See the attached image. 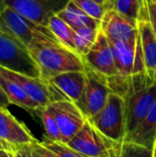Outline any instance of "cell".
<instances>
[{"instance_id": "5", "label": "cell", "mask_w": 156, "mask_h": 157, "mask_svg": "<svg viewBox=\"0 0 156 157\" xmlns=\"http://www.w3.org/2000/svg\"><path fill=\"white\" fill-rule=\"evenodd\" d=\"M0 65L8 70L40 78V73L29 49L0 28Z\"/></svg>"}, {"instance_id": "35", "label": "cell", "mask_w": 156, "mask_h": 157, "mask_svg": "<svg viewBox=\"0 0 156 157\" xmlns=\"http://www.w3.org/2000/svg\"><path fill=\"white\" fill-rule=\"evenodd\" d=\"M154 157H156V152L154 151Z\"/></svg>"}, {"instance_id": "14", "label": "cell", "mask_w": 156, "mask_h": 157, "mask_svg": "<svg viewBox=\"0 0 156 157\" xmlns=\"http://www.w3.org/2000/svg\"><path fill=\"white\" fill-rule=\"evenodd\" d=\"M0 74L18 85L32 100H34L40 106V108H45L51 103V97L49 86L41 78L30 77L8 70L5 67H2L1 65Z\"/></svg>"}, {"instance_id": "26", "label": "cell", "mask_w": 156, "mask_h": 157, "mask_svg": "<svg viewBox=\"0 0 156 157\" xmlns=\"http://www.w3.org/2000/svg\"><path fill=\"white\" fill-rule=\"evenodd\" d=\"M31 153L34 157H57L51 150L44 147L40 142L36 141L31 145Z\"/></svg>"}, {"instance_id": "1", "label": "cell", "mask_w": 156, "mask_h": 157, "mask_svg": "<svg viewBox=\"0 0 156 157\" xmlns=\"http://www.w3.org/2000/svg\"><path fill=\"white\" fill-rule=\"evenodd\" d=\"M107 79L113 92L124 99L129 135L140 125L155 103L156 79L147 72L131 77L118 75Z\"/></svg>"}, {"instance_id": "19", "label": "cell", "mask_w": 156, "mask_h": 157, "mask_svg": "<svg viewBox=\"0 0 156 157\" xmlns=\"http://www.w3.org/2000/svg\"><path fill=\"white\" fill-rule=\"evenodd\" d=\"M112 8L134 21L147 15L144 0H115Z\"/></svg>"}, {"instance_id": "6", "label": "cell", "mask_w": 156, "mask_h": 157, "mask_svg": "<svg viewBox=\"0 0 156 157\" xmlns=\"http://www.w3.org/2000/svg\"><path fill=\"white\" fill-rule=\"evenodd\" d=\"M119 75L131 77L146 73L141 36L129 40H109Z\"/></svg>"}, {"instance_id": "13", "label": "cell", "mask_w": 156, "mask_h": 157, "mask_svg": "<svg viewBox=\"0 0 156 157\" xmlns=\"http://www.w3.org/2000/svg\"><path fill=\"white\" fill-rule=\"evenodd\" d=\"M0 139L15 148L31 145L37 140L32 136L27 126L17 121L10 111L0 106Z\"/></svg>"}, {"instance_id": "36", "label": "cell", "mask_w": 156, "mask_h": 157, "mask_svg": "<svg viewBox=\"0 0 156 157\" xmlns=\"http://www.w3.org/2000/svg\"><path fill=\"white\" fill-rule=\"evenodd\" d=\"M154 78H155V79H156V75H155V76H154Z\"/></svg>"}, {"instance_id": "20", "label": "cell", "mask_w": 156, "mask_h": 157, "mask_svg": "<svg viewBox=\"0 0 156 157\" xmlns=\"http://www.w3.org/2000/svg\"><path fill=\"white\" fill-rule=\"evenodd\" d=\"M100 29H92L83 27L74 29L75 52L82 58L90 51L94 45Z\"/></svg>"}, {"instance_id": "16", "label": "cell", "mask_w": 156, "mask_h": 157, "mask_svg": "<svg viewBox=\"0 0 156 157\" xmlns=\"http://www.w3.org/2000/svg\"><path fill=\"white\" fill-rule=\"evenodd\" d=\"M156 138V101L140 125L129 135L126 136L125 142L133 143L148 149L154 150Z\"/></svg>"}, {"instance_id": "32", "label": "cell", "mask_w": 156, "mask_h": 157, "mask_svg": "<svg viewBox=\"0 0 156 157\" xmlns=\"http://www.w3.org/2000/svg\"><path fill=\"white\" fill-rule=\"evenodd\" d=\"M5 7H6L5 0H0V17H1V14H2V12H3Z\"/></svg>"}, {"instance_id": "15", "label": "cell", "mask_w": 156, "mask_h": 157, "mask_svg": "<svg viewBox=\"0 0 156 157\" xmlns=\"http://www.w3.org/2000/svg\"><path fill=\"white\" fill-rule=\"evenodd\" d=\"M138 29L147 73L154 77L156 75V37L147 18V15L138 20Z\"/></svg>"}, {"instance_id": "31", "label": "cell", "mask_w": 156, "mask_h": 157, "mask_svg": "<svg viewBox=\"0 0 156 157\" xmlns=\"http://www.w3.org/2000/svg\"><path fill=\"white\" fill-rule=\"evenodd\" d=\"M93 1H95L96 3H97V4H99V5L104 6L108 9V0H93Z\"/></svg>"}, {"instance_id": "12", "label": "cell", "mask_w": 156, "mask_h": 157, "mask_svg": "<svg viewBox=\"0 0 156 157\" xmlns=\"http://www.w3.org/2000/svg\"><path fill=\"white\" fill-rule=\"evenodd\" d=\"M100 29L108 40H129L139 35L138 21L131 20L113 8L107 9Z\"/></svg>"}, {"instance_id": "3", "label": "cell", "mask_w": 156, "mask_h": 157, "mask_svg": "<svg viewBox=\"0 0 156 157\" xmlns=\"http://www.w3.org/2000/svg\"><path fill=\"white\" fill-rule=\"evenodd\" d=\"M0 28L20 40L29 50L41 45L61 44L48 27L29 19L7 6L0 17Z\"/></svg>"}, {"instance_id": "30", "label": "cell", "mask_w": 156, "mask_h": 157, "mask_svg": "<svg viewBox=\"0 0 156 157\" xmlns=\"http://www.w3.org/2000/svg\"><path fill=\"white\" fill-rule=\"evenodd\" d=\"M0 157H16L14 151L0 150Z\"/></svg>"}, {"instance_id": "8", "label": "cell", "mask_w": 156, "mask_h": 157, "mask_svg": "<svg viewBox=\"0 0 156 157\" xmlns=\"http://www.w3.org/2000/svg\"><path fill=\"white\" fill-rule=\"evenodd\" d=\"M69 2L70 0H5L6 6L46 27L50 19L65 8Z\"/></svg>"}, {"instance_id": "4", "label": "cell", "mask_w": 156, "mask_h": 157, "mask_svg": "<svg viewBox=\"0 0 156 157\" xmlns=\"http://www.w3.org/2000/svg\"><path fill=\"white\" fill-rule=\"evenodd\" d=\"M101 134L110 141L120 144L127 136V118L123 98L112 92L102 109L87 120Z\"/></svg>"}, {"instance_id": "7", "label": "cell", "mask_w": 156, "mask_h": 157, "mask_svg": "<svg viewBox=\"0 0 156 157\" xmlns=\"http://www.w3.org/2000/svg\"><path fill=\"white\" fill-rule=\"evenodd\" d=\"M86 86L80 99L75 104L89 120L102 109L113 90L106 76L88 68H86Z\"/></svg>"}, {"instance_id": "34", "label": "cell", "mask_w": 156, "mask_h": 157, "mask_svg": "<svg viewBox=\"0 0 156 157\" xmlns=\"http://www.w3.org/2000/svg\"><path fill=\"white\" fill-rule=\"evenodd\" d=\"M154 151L156 152V138H155V141H154Z\"/></svg>"}, {"instance_id": "28", "label": "cell", "mask_w": 156, "mask_h": 157, "mask_svg": "<svg viewBox=\"0 0 156 157\" xmlns=\"http://www.w3.org/2000/svg\"><path fill=\"white\" fill-rule=\"evenodd\" d=\"M9 104H10V102H9V100H8V98H7L6 93H5V92L3 91V89L0 87V106H1V107L6 108Z\"/></svg>"}, {"instance_id": "29", "label": "cell", "mask_w": 156, "mask_h": 157, "mask_svg": "<svg viewBox=\"0 0 156 157\" xmlns=\"http://www.w3.org/2000/svg\"><path fill=\"white\" fill-rule=\"evenodd\" d=\"M16 148L14 146H12L11 144H7L6 142L3 141L2 139H0V150H6V151H14Z\"/></svg>"}, {"instance_id": "27", "label": "cell", "mask_w": 156, "mask_h": 157, "mask_svg": "<svg viewBox=\"0 0 156 157\" xmlns=\"http://www.w3.org/2000/svg\"><path fill=\"white\" fill-rule=\"evenodd\" d=\"M14 154L16 157H32L30 145L19 146L14 150Z\"/></svg>"}, {"instance_id": "37", "label": "cell", "mask_w": 156, "mask_h": 157, "mask_svg": "<svg viewBox=\"0 0 156 157\" xmlns=\"http://www.w3.org/2000/svg\"><path fill=\"white\" fill-rule=\"evenodd\" d=\"M31 155H32V153H31ZM32 157H34V156H33V155H32Z\"/></svg>"}, {"instance_id": "17", "label": "cell", "mask_w": 156, "mask_h": 157, "mask_svg": "<svg viewBox=\"0 0 156 157\" xmlns=\"http://www.w3.org/2000/svg\"><path fill=\"white\" fill-rule=\"evenodd\" d=\"M57 16L60 17L63 20H64L74 29H77L83 27L100 29L101 21L97 20L86 14L72 1H70L65 6V8L59 12Z\"/></svg>"}, {"instance_id": "18", "label": "cell", "mask_w": 156, "mask_h": 157, "mask_svg": "<svg viewBox=\"0 0 156 157\" xmlns=\"http://www.w3.org/2000/svg\"><path fill=\"white\" fill-rule=\"evenodd\" d=\"M48 28L62 45L75 52L74 29H72L64 20L55 15L50 19Z\"/></svg>"}, {"instance_id": "22", "label": "cell", "mask_w": 156, "mask_h": 157, "mask_svg": "<svg viewBox=\"0 0 156 157\" xmlns=\"http://www.w3.org/2000/svg\"><path fill=\"white\" fill-rule=\"evenodd\" d=\"M118 146L119 157H154V150L133 143L124 141Z\"/></svg>"}, {"instance_id": "10", "label": "cell", "mask_w": 156, "mask_h": 157, "mask_svg": "<svg viewBox=\"0 0 156 157\" xmlns=\"http://www.w3.org/2000/svg\"><path fill=\"white\" fill-rule=\"evenodd\" d=\"M86 68L97 72L107 78L119 75L114 55L107 36L100 29L90 51L83 57Z\"/></svg>"}, {"instance_id": "33", "label": "cell", "mask_w": 156, "mask_h": 157, "mask_svg": "<svg viewBox=\"0 0 156 157\" xmlns=\"http://www.w3.org/2000/svg\"><path fill=\"white\" fill-rule=\"evenodd\" d=\"M114 1H115V0H108V9L112 8L113 4H114Z\"/></svg>"}, {"instance_id": "9", "label": "cell", "mask_w": 156, "mask_h": 157, "mask_svg": "<svg viewBox=\"0 0 156 157\" xmlns=\"http://www.w3.org/2000/svg\"><path fill=\"white\" fill-rule=\"evenodd\" d=\"M47 107L56 119L63 144H67L87 121L81 109L74 102L54 101Z\"/></svg>"}, {"instance_id": "11", "label": "cell", "mask_w": 156, "mask_h": 157, "mask_svg": "<svg viewBox=\"0 0 156 157\" xmlns=\"http://www.w3.org/2000/svg\"><path fill=\"white\" fill-rule=\"evenodd\" d=\"M86 80V74L81 71L67 72L51 78L47 82L51 102L65 100L77 103L83 94Z\"/></svg>"}, {"instance_id": "24", "label": "cell", "mask_w": 156, "mask_h": 157, "mask_svg": "<svg viewBox=\"0 0 156 157\" xmlns=\"http://www.w3.org/2000/svg\"><path fill=\"white\" fill-rule=\"evenodd\" d=\"M91 17L101 21L107 8L93 0H70Z\"/></svg>"}, {"instance_id": "25", "label": "cell", "mask_w": 156, "mask_h": 157, "mask_svg": "<svg viewBox=\"0 0 156 157\" xmlns=\"http://www.w3.org/2000/svg\"><path fill=\"white\" fill-rule=\"evenodd\" d=\"M147 18L156 37V0H144Z\"/></svg>"}, {"instance_id": "23", "label": "cell", "mask_w": 156, "mask_h": 157, "mask_svg": "<svg viewBox=\"0 0 156 157\" xmlns=\"http://www.w3.org/2000/svg\"><path fill=\"white\" fill-rule=\"evenodd\" d=\"M40 144L47 149L51 150L57 157H85L62 142H54L43 137Z\"/></svg>"}, {"instance_id": "21", "label": "cell", "mask_w": 156, "mask_h": 157, "mask_svg": "<svg viewBox=\"0 0 156 157\" xmlns=\"http://www.w3.org/2000/svg\"><path fill=\"white\" fill-rule=\"evenodd\" d=\"M38 112L40 117L42 125H43V129L45 132L44 137H46L47 139L51 141L63 143L62 134H61L58 123L56 121V119L51 113V111L48 109V107L40 109Z\"/></svg>"}, {"instance_id": "2", "label": "cell", "mask_w": 156, "mask_h": 157, "mask_svg": "<svg viewBox=\"0 0 156 157\" xmlns=\"http://www.w3.org/2000/svg\"><path fill=\"white\" fill-rule=\"evenodd\" d=\"M29 51L39 67L40 78L46 83L63 73L86 71L83 58L62 44L41 45Z\"/></svg>"}]
</instances>
